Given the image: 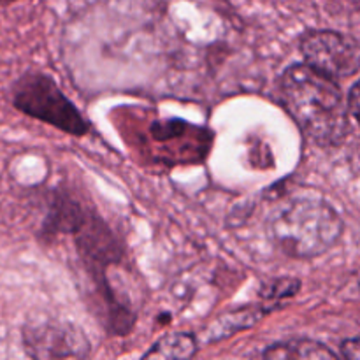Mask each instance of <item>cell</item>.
<instances>
[{
    "mask_svg": "<svg viewBox=\"0 0 360 360\" xmlns=\"http://www.w3.org/2000/svg\"><path fill=\"white\" fill-rule=\"evenodd\" d=\"M280 97L299 129L316 144L334 146L347 136V108L333 77L308 63L292 65L281 74Z\"/></svg>",
    "mask_w": 360,
    "mask_h": 360,
    "instance_id": "cell-1",
    "label": "cell"
},
{
    "mask_svg": "<svg viewBox=\"0 0 360 360\" xmlns=\"http://www.w3.org/2000/svg\"><path fill=\"white\" fill-rule=\"evenodd\" d=\"M271 239L294 259H313L333 248L343 232L338 211L319 197H295L271 217Z\"/></svg>",
    "mask_w": 360,
    "mask_h": 360,
    "instance_id": "cell-2",
    "label": "cell"
},
{
    "mask_svg": "<svg viewBox=\"0 0 360 360\" xmlns=\"http://www.w3.org/2000/svg\"><path fill=\"white\" fill-rule=\"evenodd\" d=\"M13 102L21 112L53 125L70 136H84L90 130L86 118L62 94L55 81L44 74H28L14 86Z\"/></svg>",
    "mask_w": 360,
    "mask_h": 360,
    "instance_id": "cell-3",
    "label": "cell"
},
{
    "mask_svg": "<svg viewBox=\"0 0 360 360\" xmlns=\"http://www.w3.org/2000/svg\"><path fill=\"white\" fill-rule=\"evenodd\" d=\"M301 51L309 67L333 79L354 76L360 69V46L338 32H308L301 41Z\"/></svg>",
    "mask_w": 360,
    "mask_h": 360,
    "instance_id": "cell-4",
    "label": "cell"
},
{
    "mask_svg": "<svg viewBox=\"0 0 360 360\" xmlns=\"http://www.w3.org/2000/svg\"><path fill=\"white\" fill-rule=\"evenodd\" d=\"M23 340L28 354L39 359L84 357L90 350L83 333L69 323L53 320L28 326L23 333Z\"/></svg>",
    "mask_w": 360,
    "mask_h": 360,
    "instance_id": "cell-5",
    "label": "cell"
},
{
    "mask_svg": "<svg viewBox=\"0 0 360 360\" xmlns=\"http://www.w3.org/2000/svg\"><path fill=\"white\" fill-rule=\"evenodd\" d=\"M274 308H266V306H246V308L236 309V311L227 313L220 316V320L213 323L207 330V341H220L225 338L232 336L234 333L245 330L259 323L267 313L273 311Z\"/></svg>",
    "mask_w": 360,
    "mask_h": 360,
    "instance_id": "cell-6",
    "label": "cell"
},
{
    "mask_svg": "<svg viewBox=\"0 0 360 360\" xmlns=\"http://www.w3.org/2000/svg\"><path fill=\"white\" fill-rule=\"evenodd\" d=\"M266 359L274 360H320V359H336V354L330 352L329 348L323 347L322 343L309 340H292L285 343H276L264 352Z\"/></svg>",
    "mask_w": 360,
    "mask_h": 360,
    "instance_id": "cell-7",
    "label": "cell"
},
{
    "mask_svg": "<svg viewBox=\"0 0 360 360\" xmlns=\"http://www.w3.org/2000/svg\"><path fill=\"white\" fill-rule=\"evenodd\" d=\"M197 354L195 338L192 334H171L165 336L151 348L146 359H188Z\"/></svg>",
    "mask_w": 360,
    "mask_h": 360,
    "instance_id": "cell-8",
    "label": "cell"
},
{
    "mask_svg": "<svg viewBox=\"0 0 360 360\" xmlns=\"http://www.w3.org/2000/svg\"><path fill=\"white\" fill-rule=\"evenodd\" d=\"M301 283L294 278H280V280H271L259 290L260 297L266 301H281V299L292 297L299 290Z\"/></svg>",
    "mask_w": 360,
    "mask_h": 360,
    "instance_id": "cell-9",
    "label": "cell"
},
{
    "mask_svg": "<svg viewBox=\"0 0 360 360\" xmlns=\"http://www.w3.org/2000/svg\"><path fill=\"white\" fill-rule=\"evenodd\" d=\"M340 295L347 301H360V271L348 278L347 283L341 287Z\"/></svg>",
    "mask_w": 360,
    "mask_h": 360,
    "instance_id": "cell-10",
    "label": "cell"
},
{
    "mask_svg": "<svg viewBox=\"0 0 360 360\" xmlns=\"http://www.w3.org/2000/svg\"><path fill=\"white\" fill-rule=\"evenodd\" d=\"M341 354L343 357L352 360H360V340H348L341 345Z\"/></svg>",
    "mask_w": 360,
    "mask_h": 360,
    "instance_id": "cell-11",
    "label": "cell"
},
{
    "mask_svg": "<svg viewBox=\"0 0 360 360\" xmlns=\"http://www.w3.org/2000/svg\"><path fill=\"white\" fill-rule=\"evenodd\" d=\"M348 105H350L352 115L355 116V120H357L360 125V81L352 88L350 97H348Z\"/></svg>",
    "mask_w": 360,
    "mask_h": 360,
    "instance_id": "cell-12",
    "label": "cell"
}]
</instances>
